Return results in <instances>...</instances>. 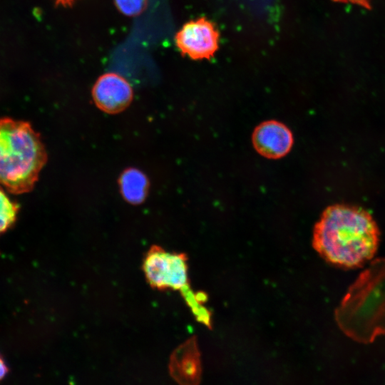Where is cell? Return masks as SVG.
Instances as JSON below:
<instances>
[{"label": "cell", "instance_id": "1", "mask_svg": "<svg viewBox=\"0 0 385 385\" xmlns=\"http://www.w3.org/2000/svg\"><path fill=\"white\" fill-rule=\"evenodd\" d=\"M379 238L378 226L366 210L336 204L327 207L315 224L312 245L327 262L353 269L374 258Z\"/></svg>", "mask_w": 385, "mask_h": 385}, {"label": "cell", "instance_id": "2", "mask_svg": "<svg viewBox=\"0 0 385 385\" xmlns=\"http://www.w3.org/2000/svg\"><path fill=\"white\" fill-rule=\"evenodd\" d=\"M343 333L362 344L385 334V258L371 261L349 287L335 310Z\"/></svg>", "mask_w": 385, "mask_h": 385}, {"label": "cell", "instance_id": "3", "mask_svg": "<svg viewBox=\"0 0 385 385\" xmlns=\"http://www.w3.org/2000/svg\"><path fill=\"white\" fill-rule=\"evenodd\" d=\"M47 155L30 123L0 118V187L14 194L31 190Z\"/></svg>", "mask_w": 385, "mask_h": 385}, {"label": "cell", "instance_id": "4", "mask_svg": "<svg viewBox=\"0 0 385 385\" xmlns=\"http://www.w3.org/2000/svg\"><path fill=\"white\" fill-rule=\"evenodd\" d=\"M143 270L150 286L159 290H180L189 284L188 257L153 245L143 262Z\"/></svg>", "mask_w": 385, "mask_h": 385}, {"label": "cell", "instance_id": "5", "mask_svg": "<svg viewBox=\"0 0 385 385\" xmlns=\"http://www.w3.org/2000/svg\"><path fill=\"white\" fill-rule=\"evenodd\" d=\"M219 38L215 24L200 17L185 23L177 32L175 41L183 56L193 60H210L219 48Z\"/></svg>", "mask_w": 385, "mask_h": 385}, {"label": "cell", "instance_id": "6", "mask_svg": "<svg viewBox=\"0 0 385 385\" xmlns=\"http://www.w3.org/2000/svg\"><path fill=\"white\" fill-rule=\"evenodd\" d=\"M92 96L100 109L115 113L123 111L130 104L133 90L125 78L116 73L109 72L97 79L92 89Z\"/></svg>", "mask_w": 385, "mask_h": 385}, {"label": "cell", "instance_id": "7", "mask_svg": "<svg viewBox=\"0 0 385 385\" xmlns=\"http://www.w3.org/2000/svg\"><path fill=\"white\" fill-rule=\"evenodd\" d=\"M252 141L256 151L269 159L286 155L293 145V135L284 123L274 120L259 124L253 131Z\"/></svg>", "mask_w": 385, "mask_h": 385}, {"label": "cell", "instance_id": "8", "mask_svg": "<svg viewBox=\"0 0 385 385\" xmlns=\"http://www.w3.org/2000/svg\"><path fill=\"white\" fill-rule=\"evenodd\" d=\"M169 372L180 384L195 385L200 383L202 374L200 353L195 336L187 339L172 353Z\"/></svg>", "mask_w": 385, "mask_h": 385}, {"label": "cell", "instance_id": "9", "mask_svg": "<svg viewBox=\"0 0 385 385\" xmlns=\"http://www.w3.org/2000/svg\"><path fill=\"white\" fill-rule=\"evenodd\" d=\"M120 190L125 200L131 203H140L145 197L148 189L146 177L136 169H128L120 179Z\"/></svg>", "mask_w": 385, "mask_h": 385}, {"label": "cell", "instance_id": "10", "mask_svg": "<svg viewBox=\"0 0 385 385\" xmlns=\"http://www.w3.org/2000/svg\"><path fill=\"white\" fill-rule=\"evenodd\" d=\"M182 296L190 308L196 319L208 328H211V313L204 306L207 297L205 293L194 292L190 284L185 286L180 290Z\"/></svg>", "mask_w": 385, "mask_h": 385}, {"label": "cell", "instance_id": "11", "mask_svg": "<svg viewBox=\"0 0 385 385\" xmlns=\"http://www.w3.org/2000/svg\"><path fill=\"white\" fill-rule=\"evenodd\" d=\"M19 207L0 187V234L6 232L16 220Z\"/></svg>", "mask_w": 385, "mask_h": 385}, {"label": "cell", "instance_id": "12", "mask_svg": "<svg viewBox=\"0 0 385 385\" xmlns=\"http://www.w3.org/2000/svg\"><path fill=\"white\" fill-rule=\"evenodd\" d=\"M118 10L127 16H137L147 6L148 0H114Z\"/></svg>", "mask_w": 385, "mask_h": 385}, {"label": "cell", "instance_id": "13", "mask_svg": "<svg viewBox=\"0 0 385 385\" xmlns=\"http://www.w3.org/2000/svg\"><path fill=\"white\" fill-rule=\"evenodd\" d=\"M336 2L349 3L360 6L363 8L369 9L371 8L370 0H333Z\"/></svg>", "mask_w": 385, "mask_h": 385}, {"label": "cell", "instance_id": "14", "mask_svg": "<svg viewBox=\"0 0 385 385\" xmlns=\"http://www.w3.org/2000/svg\"><path fill=\"white\" fill-rule=\"evenodd\" d=\"M8 373V367L0 355V380L3 379Z\"/></svg>", "mask_w": 385, "mask_h": 385}, {"label": "cell", "instance_id": "15", "mask_svg": "<svg viewBox=\"0 0 385 385\" xmlns=\"http://www.w3.org/2000/svg\"><path fill=\"white\" fill-rule=\"evenodd\" d=\"M57 5L71 6L78 0H53Z\"/></svg>", "mask_w": 385, "mask_h": 385}]
</instances>
